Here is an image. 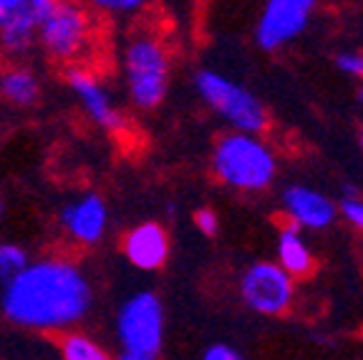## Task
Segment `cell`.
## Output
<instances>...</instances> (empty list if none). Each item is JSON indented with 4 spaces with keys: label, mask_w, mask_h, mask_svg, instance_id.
I'll return each mask as SVG.
<instances>
[{
    "label": "cell",
    "mask_w": 363,
    "mask_h": 360,
    "mask_svg": "<svg viewBox=\"0 0 363 360\" xmlns=\"http://www.w3.org/2000/svg\"><path fill=\"white\" fill-rule=\"evenodd\" d=\"M89 280L66 259L28 262L3 290V313L28 330H66L84 320L91 310Z\"/></svg>",
    "instance_id": "cell-1"
},
{
    "label": "cell",
    "mask_w": 363,
    "mask_h": 360,
    "mask_svg": "<svg viewBox=\"0 0 363 360\" xmlns=\"http://www.w3.org/2000/svg\"><path fill=\"white\" fill-rule=\"evenodd\" d=\"M119 358L154 360L164 340V310L154 293H136L121 305L116 317Z\"/></svg>",
    "instance_id": "cell-2"
},
{
    "label": "cell",
    "mask_w": 363,
    "mask_h": 360,
    "mask_svg": "<svg viewBox=\"0 0 363 360\" xmlns=\"http://www.w3.org/2000/svg\"><path fill=\"white\" fill-rule=\"evenodd\" d=\"M124 74L131 103L142 111L157 108L169 89V58L164 45L152 35H136L126 45Z\"/></svg>",
    "instance_id": "cell-3"
},
{
    "label": "cell",
    "mask_w": 363,
    "mask_h": 360,
    "mask_svg": "<svg viewBox=\"0 0 363 360\" xmlns=\"http://www.w3.org/2000/svg\"><path fill=\"white\" fill-rule=\"evenodd\" d=\"M94 35V16L76 0H53L35 28V40L56 61H79Z\"/></svg>",
    "instance_id": "cell-4"
},
{
    "label": "cell",
    "mask_w": 363,
    "mask_h": 360,
    "mask_svg": "<svg viewBox=\"0 0 363 360\" xmlns=\"http://www.w3.org/2000/svg\"><path fill=\"white\" fill-rule=\"evenodd\" d=\"M215 171L238 189H265L275 176V159L247 131L227 134L215 149Z\"/></svg>",
    "instance_id": "cell-5"
},
{
    "label": "cell",
    "mask_w": 363,
    "mask_h": 360,
    "mask_svg": "<svg viewBox=\"0 0 363 360\" xmlns=\"http://www.w3.org/2000/svg\"><path fill=\"white\" fill-rule=\"evenodd\" d=\"M194 86H197L204 103L215 108L238 131L255 134V131H260L265 126L267 116L260 101L250 91L240 89L238 84H233L225 76L215 74V71H199L197 79H194Z\"/></svg>",
    "instance_id": "cell-6"
},
{
    "label": "cell",
    "mask_w": 363,
    "mask_h": 360,
    "mask_svg": "<svg viewBox=\"0 0 363 360\" xmlns=\"http://www.w3.org/2000/svg\"><path fill=\"white\" fill-rule=\"evenodd\" d=\"M242 300L247 308L262 315H278L290 305L293 298V285H290V272L285 267L270 265V262H257L242 275Z\"/></svg>",
    "instance_id": "cell-7"
},
{
    "label": "cell",
    "mask_w": 363,
    "mask_h": 360,
    "mask_svg": "<svg viewBox=\"0 0 363 360\" xmlns=\"http://www.w3.org/2000/svg\"><path fill=\"white\" fill-rule=\"evenodd\" d=\"M315 0H267L257 26V43L262 48H278L306 28Z\"/></svg>",
    "instance_id": "cell-8"
},
{
    "label": "cell",
    "mask_w": 363,
    "mask_h": 360,
    "mask_svg": "<svg viewBox=\"0 0 363 360\" xmlns=\"http://www.w3.org/2000/svg\"><path fill=\"white\" fill-rule=\"evenodd\" d=\"M66 81L71 86V91L76 94V99L81 101V106L86 108L94 124H99L106 131H121L126 126L124 116L116 106H113L108 91L99 84V79L94 74H89L86 68H68Z\"/></svg>",
    "instance_id": "cell-9"
},
{
    "label": "cell",
    "mask_w": 363,
    "mask_h": 360,
    "mask_svg": "<svg viewBox=\"0 0 363 360\" xmlns=\"http://www.w3.org/2000/svg\"><path fill=\"white\" fill-rule=\"evenodd\" d=\"M108 209L99 194H84L61 209V225L81 244H96L106 232Z\"/></svg>",
    "instance_id": "cell-10"
},
{
    "label": "cell",
    "mask_w": 363,
    "mask_h": 360,
    "mask_svg": "<svg viewBox=\"0 0 363 360\" xmlns=\"http://www.w3.org/2000/svg\"><path fill=\"white\" fill-rule=\"evenodd\" d=\"M124 254L139 270H157L169 254V237L157 222H144L134 227L124 240Z\"/></svg>",
    "instance_id": "cell-11"
},
{
    "label": "cell",
    "mask_w": 363,
    "mask_h": 360,
    "mask_svg": "<svg viewBox=\"0 0 363 360\" xmlns=\"http://www.w3.org/2000/svg\"><path fill=\"white\" fill-rule=\"evenodd\" d=\"M285 209L293 217L295 222H301L306 227H328L335 217V209L323 194H318L313 189H306V186H290L285 191Z\"/></svg>",
    "instance_id": "cell-12"
},
{
    "label": "cell",
    "mask_w": 363,
    "mask_h": 360,
    "mask_svg": "<svg viewBox=\"0 0 363 360\" xmlns=\"http://www.w3.org/2000/svg\"><path fill=\"white\" fill-rule=\"evenodd\" d=\"M53 0H0V33L6 30H33L43 21Z\"/></svg>",
    "instance_id": "cell-13"
},
{
    "label": "cell",
    "mask_w": 363,
    "mask_h": 360,
    "mask_svg": "<svg viewBox=\"0 0 363 360\" xmlns=\"http://www.w3.org/2000/svg\"><path fill=\"white\" fill-rule=\"evenodd\" d=\"M0 96L13 106H33L40 96L38 79L28 68H11L0 76Z\"/></svg>",
    "instance_id": "cell-14"
},
{
    "label": "cell",
    "mask_w": 363,
    "mask_h": 360,
    "mask_svg": "<svg viewBox=\"0 0 363 360\" xmlns=\"http://www.w3.org/2000/svg\"><path fill=\"white\" fill-rule=\"evenodd\" d=\"M280 265L288 272H306L311 267V252L306 249L298 232L285 230L280 235Z\"/></svg>",
    "instance_id": "cell-15"
},
{
    "label": "cell",
    "mask_w": 363,
    "mask_h": 360,
    "mask_svg": "<svg viewBox=\"0 0 363 360\" xmlns=\"http://www.w3.org/2000/svg\"><path fill=\"white\" fill-rule=\"evenodd\" d=\"M61 358L63 360H106V350L89 335L68 332L61 340Z\"/></svg>",
    "instance_id": "cell-16"
},
{
    "label": "cell",
    "mask_w": 363,
    "mask_h": 360,
    "mask_svg": "<svg viewBox=\"0 0 363 360\" xmlns=\"http://www.w3.org/2000/svg\"><path fill=\"white\" fill-rule=\"evenodd\" d=\"M28 265V254L18 244H0V280L8 282Z\"/></svg>",
    "instance_id": "cell-17"
},
{
    "label": "cell",
    "mask_w": 363,
    "mask_h": 360,
    "mask_svg": "<svg viewBox=\"0 0 363 360\" xmlns=\"http://www.w3.org/2000/svg\"><path fill=\"white\" fill-rule=\"evenodd\" d=\"M35 43V33L33 30H6V33H0V45H3V51L13 53V56H21Z\"/></svg>",
    "instance_id": "cell-18"
},
{
    "label": "cell",
    "mask_w": 363,
    "mask_h": 360,
    "mask_svg": "<svg viewBox=\"0 0 363 360\" xmlns=\"http://www.w3.org/2000/svg\"><path fill=\"white\" fill-rule=\"evenodd\" d=\"M94 11L111 13V16H129V13L142 11L147 0H86Z\"/></svg>",
    "instance_id": "cell-19"
},
{
    "label": "cell",
    "mask_w": 363,
    "mask_h": 360,
    "mask_svg": "<svg viewBox=\"0 0 363 360\" xmlns=\"http://www.w3.org/2000/svg\"><path fill=\"white\" fill-rule=\"evenodd\" d=\"M194 225L199 227V232L207 237L217 235V227H220V220H217V214L212 212V209H199L197 214H194Z\"/></svg>",
    "instance_id": "cell-20"
},
{
    "label": "cell",
    "mask_w": 363,
    "mask_h": 360,
    "mask_svg": "<svg viewBox=\"0 0 363 360\" xmlns=\"http://www.w3.org/2000/svg\"><path fill=\"white\" fill-rule=\"evenodd\" d=\"M340 212L346 214V220H351L353 225L363 230V202H361V199L348 197V194H346V199L340 202Z\"/></svg>",
    "instance_id": "cell-21"
},
{
    "label": "cell",
    "mask_w": 363,
    "mask_h": 360,
    "mask_svg": "<svg viewBox=\"0 0 363 360\" xmlns=\"http://www.w3.org/2000/svg\"><path fill=\"white\" fill-rule=\"evenodd\" d=\"M204 360H240V353L225 343H215L204 350Z\"/></svg>",
    "instance_id": "cell-22"
},
{
    "label": "cell",
    "mask_w": 363,
    "mask_h": 360,
    "mask_svg": "<svg viewBox=\"0 0 363 360\" xmlns=\"http://www.w3.org/2000/svg\"><path fill=\"white\" fill-rule=\"evenodd\" d=\"M338 68L340 71H348V74L363 76V56H358V53H343V56H338Z\"/></svg>",
    "instance_id": "cell-23"
},
{
    "label": "cell",
    "mask_w": 363,
    "mask_h": 360,
    "mask_svg": "<svg viewBox=\"0 0 363 360\" xmlns=\"http://www.w3.org/2000/svg\"><path fill=\"white\" fill-rule=\"evenodd\" d=\"M3 209H6V204H3V199H0V214H3Z\"/></svg>",
    "instance_id": "cell-24"
},
{
    "label": "cell",
    "mask_w": 363,
    "mask_h": 360,
    "mask_svg": "<svg viewBox=\"0 0 363 360\" xmlns=\"http://www.w3.org/2000/svg\"><path fill=\"white\" fill-rule=\"evenodd\" d=\"M361 144H363V136H361Z\"/></svg>",
    "instance_id": "cell-25"
},
{
    "label": "cell",
    "mask_w": 363,
    "mask_h": 360,
    "mask_svg": "<svg viewBox=\"0 0 363 360\" xmlns=\"http://www.w3.org/2000/svg\"><path fill=\"white\" fill-rule=\"evenodd\" d=\"M361 99H363V91H361Z\"/></svg>",
    "instance_id": "cell-26"
}]
</instances>
